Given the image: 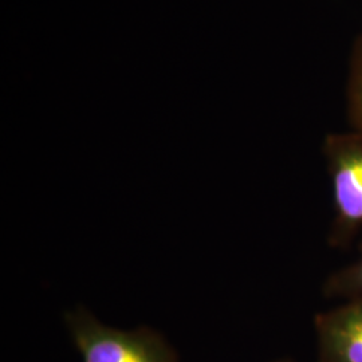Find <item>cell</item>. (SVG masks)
I'll use <instances>...</instances> for the list:
<instances>
[{
  "mask_svg": "<svg viewBox=\"0 0 362 362\" xmlns=\"http://www.w3.org/2000/svg\"><path fill=\"white\" fill-rule=\"evenodd\" d=\"M276 362H291V361H287V360H282V361H276Z\"/></svg>",
  "mask_w": 362,
  "mask_h": 362,
  "instance_id": "6",
  "label": "cell"
},
{
  "mask_svg": "<svg viewBox=\"0 0 362 362\" xmlns=\"http://www.w3.org/2000/svg\"><path fill=\"white\" fill-rule=\"evenodd\" d=\"M326 297L362 300V258L334 272L325 284Z\"/></svg>",
  "mask_w": 362,
  "mask_h": 362,
  "instance_id": "5",
  "label": "cell"
},
{
  "mask_svg": "<svg viewBox=\"0 0 362 362\" xmlns=\"http://www.w3.org/2000/svg\"><path fill=\"white\" fill-rule=\"evenodd\" d=\"M324 155L334 207L332 240L344 245L362 228V134H327Z\"/></svg>",
  "mask_w": 362,
  "mask_h": 362,
  "instance_id": "2",
  "label": "cell"
},
{
  "mask_svg": "<svg viewBox=\"0 0 362 362\" xmlns=\"http://www.w3.org/2000/svg\"><path fill=\"white\" fill-rule=\"evenodd\" d=\"M346 109L351 130L362 134V34L354 40L350 52Z\"/></svg>",
  "mask_w": 362,
  "mask_h": 362,
  "instance_id": "4",
  "label": "cell"
},
{
  "mask_svg": "<svg viewBox=\"0 0 362 362\" xmlns=\"http://www.w3.org/2000/svg\"><path fill=\"white\" fill-rule=\"evenodd\" d=\"M320 362H362V300L317 315Z\"/></svg>",
  "mask_w": 362,
  "mask_h": 362,
  "instance_id": "3",
  "label": "cell"
},
{
  "mask_svg": "<svg viewBox=\"0 0 362 362\" xmlns=\"http://www.w3.org/2000/svg\"><path fill=\"white\" fill-rule=\"evenodd\" d=\"M65 321L83 362H177L164 338L149 327L112 329L83 308L66 313Z\"/></svg>",
  "mask_w": 362,
  "mask_h": 362,
  "instance_id": "1",
  "label": "cell"
}]
</instances>
